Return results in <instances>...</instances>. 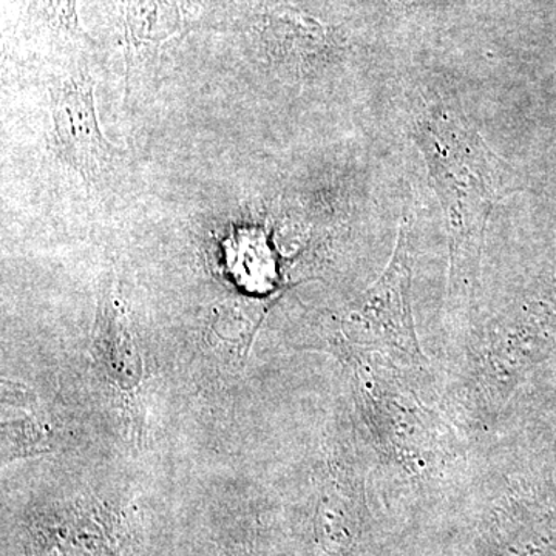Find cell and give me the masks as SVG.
Returning a JSON list of instances; mask_svg holds the SVG:
<instances>
[{"mask_svg":"<svg viewBox=\"0 0 556 556\" xmlns=\"http://www.w3.org/2000/svg\"><path fill=\"white\" fill-rule=\"evenodd\" d=\"M413 135L444 206L459 278L478 266L490 212L514 190L506 161L497 159L459 110L417 91Z\"/></svg>","mask_w":556,"mask_h":556,"instance_id":"6da1fadb","label":"cell"},{"mask_svg":"<svg viewBox=\"0 0 556 556\" xmlns=\"http://www.w3.org/2000/svg\"><path fill=\"white\" fill-rule=\"evenodd\" d=\"M51 138L56 159L93 188L119 159L115 144L102 135L94 108V83L78 72L50 87Z\"/></svg>","mask_w":556,"mask_h":556,"instance_id":"7a4b0ae2","label":"cell"},{"mask_svg":"<svg viewBox=\"0 0 556 556\" xmlns=\"http://www.w3.org/2000/svg\"><path fill=\"white\" fill-rule=\"evenodd\" d=\"M188 0H124L126 91L139 70L152 65L161 47L185 30Z\"/></svg>","mask_w":556,"mask_h":556,"instance_id":"3957f363","label":"cell"},{"mask_svg":"<svg viewBox=\"0 0 556 556\" xmlns=\"http://www.w3.org/2000/svg\"><path fill=\"white\" fill-rule=\"evenodd\" d=\"M519 518L517 526L506 527L503 556H556V500Z\"/></svg>","mask_w":556,"mask_h":556,"instance_id":"277c9868","label":"cell"},{"mask_svg":"<svg viewBox=\"0 0 556 556\" xmlns=\"http://www.w3.org/2000/svg\"><path fill=\"white\" fill-rule=\"evenodd\" d=\"M43 20L54 35L67 39L84 38L78 14V0H42Z\"/></svg>","mask_w":556,"mask_h":556,"instance_id":"5b68a950","label":"cell"}]
</instances>
